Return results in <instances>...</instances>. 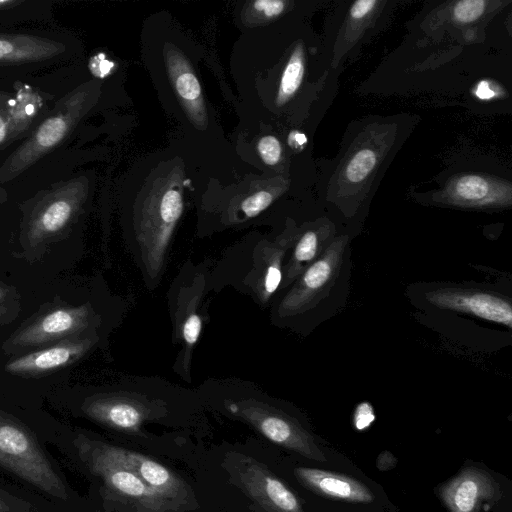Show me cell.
I'll return each instance as SVG.
<instances>
[{"instance_id": "cell-35", "label": "cell", "mask_w": 512, "mask_h": 512, "mask_svg": "<svg viewBox=\"0 0 512 512\" xmlns=\"http://www.w3.org/2000/svg\"><path fill=\"white\" fill-rule=\"evenodd\" d=\"M7 134V122L5 119L0 115V143L3 142Z\"/></svg>"}, {"instance_id": "cell-17", "label": "cell", "mask_w": 512, "mask_h": 512, "mask_svg": "<svg viewBox=\"0 0 512 512\" xmlns=\"http://www.w3.org/2000/svg\"><path fill=\"white\" fill-rule=\"evenodd\" d=\"M168 74L174 91L189 117L197 125L207 120L201 85L187 59L176 49L166 54Z\"/></svg>"}, {"instance_id": "cell-21", "label": "cell", "mask_w": 512, "mask_h": 512, "mask_svg": "<svg viewBox=\"0 0 512 512\" xmlns=\"http://www.w3.org/2000/svg\"><path fill=\"white\" fill-rule=\"evenodd\" d=\"M304 75L303 50L297 46L292 52L280 79L277 103L288 101L298 90Z\"/></svg>"}, {"instance_id": "cell-3", "label": "cell", "mask_w": 512, "mask_h": 512, "mask_svg": "<svg viewBox=\"0 0 512 512\" xmlns=\"http://www.w3.org/2000/svg\"><path fill=\"white\" fill-rule=\"evenodd\" d=\"M228 481L240 489L261 512H304L296 494L264 463L230 451L221 463Z\"/></svg>"}, {"instance_id": "cell-11", "label": "cell", "mask_w": 512, "mask_h": 512, "mask_svg": "<svg viewBox=\"0 0 512 512\" xmlns=\"http://www.w3.org/2000/svg\"><path fill=\"white\" fill-rule=\"evenodd\" d=\"M439 309L466 313L486 321L512 327V307L505 297L487 291L462 287H441L426 294Z\"/></svg>"}, {"instance_id": "cell-31", "label": "cell", "mask_w": 512, "mask_h": 512, "mask_svg": "<svg viewBox=\"0 0 512 512\" xmlns=\"http://www.w3.org/2000/svg\"><path fill=\"white\" fill-rule=\"evenodd\" d=\"M377 4L375 0H358L356 1L351 9L350 14L354 19H361L365 17V15L369 14L373 7Z\"/></svg>"}, {"instance_id": "cell-16", "label": "cell", "mask_w": 512, "mask_h": 512, "mask_svg": "<svg viewBox=\"0 0 512 512\" xmlns=\"http://www.w3.org/2000/svg\"><path fill=\"white\" fill-rule=\"evenodd\" d=\"M63 52L64 45L56 40L0 33V66L44 63Z\"/></svg>"}, {"instance_id": "cell-12", "label": "cell", "mask_w": 512, "mask_h": 512, "mask_svg": "<svg viewBox=\"0 0 512 512\" xmlns=\"http://www.w3.org/2000/svg\"><path fill=\"white\" fill-rule=\"evenodd\" d=\"M439 495L450 512H480L484 505L499 500L501 488L487 471L466 466L442 485Z\"/></svg>"}, {"instance_id": "cell-18", "label": "cell", "mask_w": 512, "mask_h": 512, "mask_svg": "<svg viewBox=\"0 0 512 512\" xmlns=\"http://www.w3.org/2000/svg\"><path fill=\"white\" fill-rule=\"evenodd\" d=\"M333 240L334 237L328 228L305 231L295 243L281 283L288 286L295 281L311 263L326 251Z\"/></svg>"}, {"instance_id": "cell-33", "label": "cell", "mask_w": 512, "mask_h": 512, "mask_svg": "<svg viewBox=\"0 0 512 512\" xmlns=\"http://www.w3.org/2000/svg\"><path fill=\"white\" fill-rule=\"evenodd\" d=\"M475 94L478 98L486 100L495 97L496 92L489 82L482 81L478 84Z\"/></svg>"}, {"instance_id": "cell-6", "label": "cell", "mask_w": 512, "mask_h": 512, "mask_svg": "<svg viewBox=\"0 0 512 512\" xmlns=\"http://www.w3.org/2000/svg\"><path fill=\"white\" fill-rule=\"evenodd\" d=\"M88 89L82 88L67 96L57 112L47 118L0 169V181L10 180L43 156L69 134L83 114Z\"/></svg>"}, {"instance_id": "cell-2", "label": "cell", "mask_w": 512, "mask_h": 512, "mask_svg": "<svg viewBox=\"0 0 512 512\" xmlns=\"http://www.w3.org/2000/svg\"><path fill=\"white\" fill-rule=\"evenodd\" d=\"M74 445L85 466L102 480L108 496L128 512H183L134 473L100 453L87 436L79 434Z\"/></svg>"}, {"instance_id": "cell-15", "label": "cell", "mask_w": 512, "mask_h": 512, "mask_svg": "<svg viewBox=\"0 0 512 512\" xmlns=\"http://www.w3.org/2000/svg\"><path fill=\"white\" fill-rule=\"evenodd\" d=\"M298 482L322 497L353 503H370L374 500L371 490L362 482L347 475L317 468L294 469Z\"/></svg>"}, {"instance_id": "cell-9", "label": "cell", "mask_w": 512, "mask_h": 512, "mask_svg": "<svg viewBox=\"0 0 512 512\" xmlns=\"http://www.w3.org/2000/svg\"><path fill=\"white\" fill-rule=\"evenodd\" d=\"M347 237L334 238L326 251L311 263L296 279L279 306L282 317L302 313L327 295L339 275Z\"/></svg>"}, {"instance_id": "cell-8", "label": "cell", "mask_w": 512, "mask_h": 512, "mask_svg": "<svg viewBox=\"0 0 512 512\" xmlns=\"http://www.w3.org/2000/svg\"><path fill=\"white\" fill-rule=\"evenodd\" d=\"M89 441L100 453L134 473L148 487L173 503L183 512L197 506L190 485L165 465L133 450L100 440L89 438Z\"/></svg>"}, {"instance_id": "cell-23", "label": "cell", "mask_w": 512, "mask_h": 512, "mask_svg": "<svg viewBox=\"0 0 512 512\" xmlns=\"http://www.w3.org/2000/svg\"><path fill=\"white\" fill-rule=\"evenodd\" d=\"M377 161L375 153L370 149L358 151L346 168V176L349 181L358 183L363 181L374 168Z\"/></svg>"}, {"instance_id": "cell-26", "label": "cell", "mask_w": 512, "mask_h": 512, "mask_svg": "<svg viewBox=\"0 0 512 512\" xmlns=\"http://www.w3.org/2000/svg\"><path fill=\"white\" fill-rule=\"evenodd\" d=\"M273 198V194L270 191H258L241 202V210L246 217H255L272 203Z\"/></svg>"}, {"instance_id": "cell-19", "label": "cell", "mask_w": 512, "mask_h": 512, "mask_svg": "<svg viewBox=\"0 0 512 512\" xmlns=\"http://www.w3.org/2000/svg\"><path fill=\"white\" fill-rule=\"evenodd\" d=\"M488 184L484 178L476 175L463 176L456 181L453 196L462 203L473 205L498 202Z\"/></svg>"}, {"instance_id": "cell-4", "label": "cell", "mask_w": 512, "mask_h": 512, "mask_svg": "<svg viewBox=\"0 0 512 512\" xmlns=\"http://www.w3.org/2000/svg\"><path fill=\"white\" fill-rule=\"evenodd\" d=\"M227 409L271 442L310 460L327 461L313 436L286 413L255 400L232 402Z\"/></svg>"}, {"instance_id": "cell-29", "label": "cell", "mask_w": 512, "mask_h": 512, "mask_svg": "<svg viewBox=\"0 0 512 512\" xmlns=\"http://www.w3.org/2000/svg\"><path fill=\"white\" fill-rule=\"evenodd\" d=\"M285 4L282 0H257L252 3V9L265 18H272L284 11Z\"/></svg>"}, {"instance_id": "cell-1", "label": "cell", "mask_w": 512, "mask_h": 512, "mask_svg": "<svg viewBox=\"0 0 512 512\" xmlns=\"http://www.w3.org/2000/svg\"><path fill=\"white\" fill-rule=\"evenodd\" d=\"M0 466L53 497L68 498L63 480L32 433L3 411H0Z\"/></svg>"}, {"instance_id": "cell-7", "label": "cell", "mask_w": 512, "mask_h": 512, "mask_svg": "<svg viewBox=\"0 0 512 512\" xmlns=\"http://www.w3.org/2000/svg\"><path fill=\"white\" fill-rule=\"evenodd\" d=\"M182 210L181 191L172 185L153 195L144 206L138 239L152 277L157 276L163 266L167 246Z\"/></svg>"}, {"instance_id": "cell-30", "label": "cell", "mask_w": 512, "mask_h": 512, "mask_svg": "<svg viewBox=\"0 0 512 512\" xmlns=\"http://www.w3.org/2000/svg\"><path fill=\"white\" fill-rule=\"evenodd\" d=\"M374 420V413L372 407L368 403H362L358 406L355 416L354 424L358 430H362L370 425Z\"/></svg>"}, {"instance_id": "cell-24", "label": "cell", "mask_w": 512, "mask_h": 512, "mask_svg": "<svg viewBox=\"0 0 512 512\" xmlns=\"http://www.w3.org/2000/svg\"><path fill=\"white\" fill-rule=\"evenodd\" d=\"M20 309L18 292L10 285L0 280V325L10 322Z\"/></svg>"}, {"instance_id": "cell-22", "label": "cell", "mask_w": 512, "mask_h": 512, "mask_svg": "<svg viewBox=\"0 0 512 512\" xmlns=\"http://www.w3.org/2000/svg\"><path fill=\"white\" fill-rule=\"evenodd\" d=\"M40 5V2L0 0V26L38 17L36 11L48 9L47 6L41 7Z\"/></svg>"}, {"instance_id": "cell-14", "label": "cell", "mask_w": 512, "mask_h": 512, "mask_svg": "<svg viewBox=\"0 0 512 512\" xmlns=\"http://www.w3.org/2000/svg\"><path fill=\"white\" fill-rule=\"evenodd\" d=\"M82 411L103 425L129 434H139L143 423L151 417L146 404L118 395L89 397L83 402Z\"/></svg>"}, {"instance_id": "cell-5", "label": "cell", "mask_w": 512, "mask_h": 512, "mask_svg": "<svg viewBox=\"0 0 512 512\" xmlns=\"http://www.w3.org/2000/svg\"><path fill=\"white\" fill-rule=\"evenodd\" d=\"M91 317L89 304L47 309L17 329L3 349L10 354L28 353L82 335Z\"/></svg>"}, {"instance_id": "cell-25", "label": "cell", "mask_w": 512, "mask_h": 512, "mask_svg": "<svg viewBox=\"0 0 512 512\" xmlns=\"http://www.w3.org/2000/svg\"><path fill=\"white\" fill-rule=\"evenodd\" d=\"M485 10L483 0H463L456 3L453 16L460 23H469L478 19Z\"/></svg>"}, {"instance_id": "cell-34", "label": "cell", "mask_w": 512, "mask_h": 512, "mask_svg": "<svg viewBox=\"0 0 512 512\" xmlns=\"http://www.w3.org/2000/svg\"><path fill=\"white\" fill-rule=\"evenodd\" d=\"M395 464V457L391 453L386 451L381 453L377 459V467L382 471L393 468Z\"/></svg>"}, {"instance_id": "cell-36", "label": "cell", "mask_w": 512, "mask_h": 512, "mask_svg": "<svg viewBox=\"0 0 512 512\" xmlns=\"http://www.w3.org/2000/svg\"><path fill=\"white\" fill-rule=\"evenodd\" d=\"M290 139H294L298 145L306 143V137L304 134L295 133L294 135H291Z\"/></svg>"}, {"instance_id": "cell-10", "label": "cell", "mask_w": 512, "mask_h": 512, "mask_svg": "<svg viewBox=\"0 0 512 512\" xmlns=\"http://www.w3.org/2000/svg\"><path fill=\"white\" fill-rule=\"evenodd\" d=\"M83 200L78 182H70L47 195L34 209L26 226V240L32 247L62 234L75 217Z\"/></svg>"}, {"instance_id": "cell-28", "label": "cell", "mask_w": 512, "mask_h": 512, "mask_svg": "<svg viewBox=\"0 0 512 512\" xmlns=\"http://www.w3.org/2000/svg\"><path fill=\"white\" fill-rule=\"evenodd\" d=\"M202 330V319L197 313H190L185 319L182 326V336L186 344V348H192L200 336Z\"/></svg>"}, {"instance_id": "cell-20", "label": "cell", "mask_w": 512, "mask_h": 512, "mask_svg": "<svg viewBox=\"0 0 512 512\" xmlns=\"http://www.w3.org/2000/svg\"><path fill=\"white\" fill-rule=\"evenodd\" d=\"M288 244L287 241H284L274 248L268 249L266 266L260 284V295L264 301L271 297L282 282V262L285 252L288 249Z\"/></svg>"}, {"instance_id": "cell-32", "label": "cell", "mask_w": 512, "mask_h": 512, "mask_svg": "<svg viewBox=\"0 0 512 512\" xmlns=\"http://www.w3.org/2000/svg\"><path fill=\"white\" fill-rule=\"evenodd\" d=\"M15 504L23 505L24 503L0 490V512H14Z\"/></svg>"}, {"instance_id": "cell-13", "label": "cell", "mask_w": 512, "mask_h": 512, "mask_svg": "<svg viewBox=\"0 0 512 512\" xmlns=\"http://www.w3.org/2000/svg\"><path fill=\"white\" fill-rule=\"evenodd\" d=\"M93 343L88 336L78 335L16 357L7 362L5 370L22 377L47 375L81 359Z\"/></svg>"}, {"instance_id": "cell-27", "label": "cell", "mask_w": 512, "mask_h": 512, "mask_svg": "<svg viewBox=\"0 0 512 512\" xmlns=\"http://www.w3.org/2000/svg\"><path fill=\"white\" fill-rule=\"evenodd\" d=\"M257 148L260 157L265 164L274 166L280 161L282 147L280 141L275 136H263L258 141Z\"/></svg>"}]
</instances>
